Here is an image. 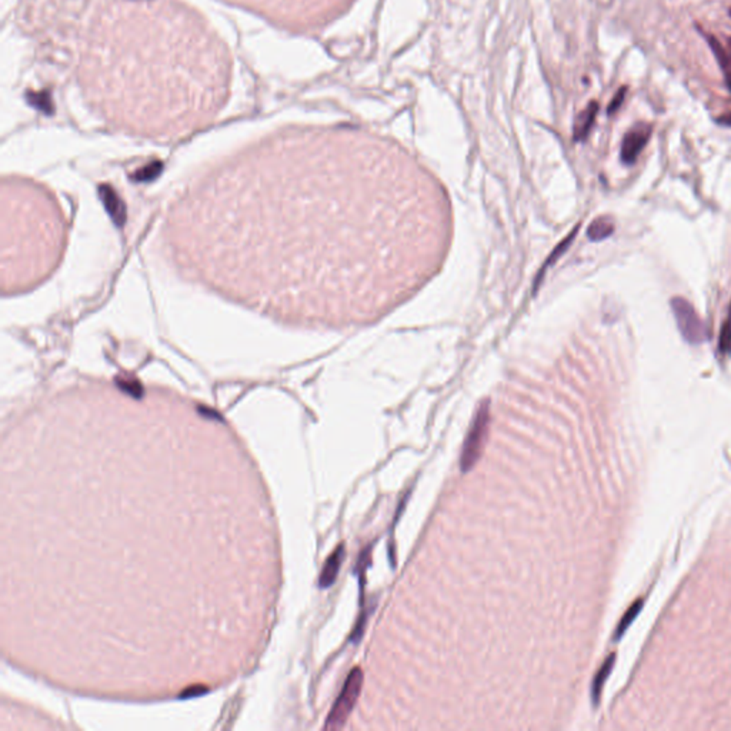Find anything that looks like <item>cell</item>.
<instances>
[{"instance_id":"12","label":"cell","mask_w":731,"mask_h":731,"mask_svg":"<svg viewBox=\"0 0 731 731\" xmlns=\"http://www.w3.org/2000/svg\"><path fill=\"white\" fill-rule=\"evenodd\" d=\"M719 350L723 354L731 353V307L728 313V319L724 322V326L720 333V340H719Z\"/></svg>"},{"instance_id":"4","label":"cell","mask_w":731,"mask_h":731,"mask_svg":"<svg viewBox=\"0 0 731 731\" xmlns=\"http://www.w3.org/2000/svg\"><path fill=\"white\" fill-rule=\"evenodd\" d=\"M652 133L653 128L647 123H637L633 129L625 133L620 150L621 162L625 164H633L647 143H649Z\"/></svg>"},{"instance_id":"2","label":"cell","mask_w":731,"mask_h":731,"mask_svg":"<svg viewBox=\"0 0 731 731\" xmlns=\"http://www.w3.org/2000/svg\"><path fill=\"white\" fill-rule=\"evenodd\" d=\"M363 680H364V674H363L362 668L354 667L350 672L349 677L346 679V683L342 688L340 696L338 697L336 703L333 704L330 710L326 724H324L326 730H339L346 724L350 713L353 712V708L354 705H356L359 696L362 693Z\"/></svg>"},{"instance_id":"3","label":"cell","mask_w":731,"mask_h":731,"mask_svg":"<svg viewBox=\"0 0 731 731\" xmlns=\"http://www.w3.org/2000/svg\"><path fill=\"white\" fill-rule=\"evenodd\" d=\"M670 306L679 331L687 343L696 346L704 343L708 339L707 326L690 302L684 298H673L670 300Z\"/></svg>"},{"instance_id":"8","label":"cell","mask_w":731,"mask_h":731,"mask_svg":"<svg viewBox=\"0 0 731 731\" xmlns=\"http://www.w3.org/2000/svg\"><path fill=\"white\" fill-rule=\"evenodd\" d=\"M614 220L609 216H600L592 222V224L587 228V236L593 242H601L607 239L614 232Z\"/></svg>"},{"instance_id":"16","label":"cell","mask_w":731,"mask_h":731,"mask_svg":"<svg viewBox=\"0 0 731 731\" xmlns=\"http://www.w3.org/2000/svg\"><path fill=\"white\" fill-rule=\"evenodd\" d=\"M728 45H730V50H727V52H728V55H730V59H731V39H728Z\"/></svg>"},{"instance_id":"17","label":"cell","mask_w":731,"mask_h":731,"mask_svg":"<svg viewBox=\"0 0 731 731\" xmlns=\"http://www.w3.org/2000/svg\"><path fill=\"white\" fill-rule=\"evenodd\" d=\"M730 16H731V9H730Z\"/></svg>"},{"instance_id":"7","label":"cell","mask_w":731,"mask_h":731,"mask_svg":"<svg viewBox=\"0 0 731 731\" xmlns=\"http://www.w3.org/2000/svg\"><path fill=\"white\" fill-rule=\"evenodd\" d=\"M614 663H616V654L612 653L607 659L604 660L603 665L600 667V670L597 672L594 680H593V684H592V700H593V704L597 705L598 701H600V696H601V692H603V687L605 684V681H607L613 667H614Z\"/></svg>"},{"instance_id":"10","label":"cell","mask_w":731,"mask_h":731,"mask_svg":"<svg viewBox=\"0 0 731 731\" xmlns=\"http://www.w3.org/2000/svg\"><path fill=\"white\" fill-rule=\"evenodd\" d=\"M707 40L710 46H712V50L714 52L719 64L724 72V76H725V80H727V85H728V89L731 90V59H730V55L728 52L723 48V45H720L717 39L713 37V36H707Z\"/></svg>"},{"instance_id":"1","label":"cell","mask_w":731,"mask_h":731,"mask_svg":"<svg viewBox=\"0 0 731 731\" xmlns=\"http://www.w3.org/2000/svg\"><path fill=\"white\" fill-rule=\"evenodd\" d=\"M489 429H490V403L489 400H486L482 403V406L478 407L474 419L471 422V426L469 429V433L466 436L462 458H460V469L463 473L470 471L477 465L480 457H482L487 436H489Z\"/></svg>"},{"instance_id":"6","label":"cell","mask_w":731,"mask_h":731,"mask_svg":"<svg viewBox=\"0 0 731 731\" xmlns=\"http://www.w3.org/2000/svg\"><path fill=\"white\" fill-rule=\"evenodd\" d=\"M598 113V103L590 101L589 106L584 109L576 119L574 123V139L576 140H584L590 133L596 116Z\"/></svg>"},{"instance_id":"5","label":"cell","mask_w":731,"mask_h":731,"mask_svg":"<svg viewBox=\"0 0 731 731\" xmlns=\"http://www.w3.org/2000/svg\"><path fill=\"white\" fill-rule=\"evenodd\" d=\"M346 557V549H344V545L342 543V545H339L336 547V550H334L329 558L326 560L324 566H323V570H322V574H320V578H319V586L322 589H327L330 587L331 584L336 581L338 578V574H339V570L343 565V560Z\"/></svg>"},{"instance_id":"14","label":"cell","mask_w":731,"mask_h":731,"mask_svg":"<svg viewBox=\"0 0 731 731\" xmlns=\"http://www.w3.org/2000/svg\"><path fill=\"white\" fill-rule=\"evenodd\" d=\"M33 104H36L37 108H41L43 110H46V108L49 106L50 100L48 99V95H33V99L30 100Z\"/></svg>"},{"instance_id":"11","label":"cell","mask_w":731,"mask_h":731,"mask_svg":"<svg viewBox=\"0 0 731 731\" xmlns=\"http://www.w3.org/2000/svg\"><path fill=\"white\" fill-rule=\"evenodd\" d=\"M577 232H578V226H576V227L573 228V232H570V233H569V236H567V237H566L565 240H563V242H561V243H560V244H558V246H557V247L554 248V252H553V253L550 255L549 260L546 262V264H545V266H543V267H541V270H540V273H538V275H537V277H536V287H534V290H537V286H538V284H540V282H541V276H545V273H546V270H547V267H549V266H552L553 263H556V262L558 260V257H560V256H561L563 253H565V252H566V250L569 248V246H570V244L573 243V240H574V237H576V233H577Z\"/></svg>"},{"instance_id":"9","label":"cell","mask_w":731,"mask_h":731,"mask_svg":"<svg viewBox=\"0 0 731 731\" xmlns=\"http://www.w3.org/2000/svg\"><path fill=\"white\" fill-rule=\"evenodd\" d=\"M643 605H644V598H639L637 601H634V603L630 605L629 610L624 613V616L621 617L620 623L617 624V627H616V632H614V636H613V640H614V641H618V640L624 636V633L629 630L630 625L634 623L636 617H637V616L640 614V612L643 610Z\"/></svg>"},{"instance_id":"13","label":"cell","mask_w":731,"mask_h":731,"mask_svg":"<svg viewBox=\"0 0 731 731\" xmlns=\"http://www.w3.org/2000/svg\"><path fill=\"white\" fill-rule=\"evenodd\" d=\"M625 90H627V89H625V88H621V89L616 93V96L613 97V100H612L610 104H609V109H607L609 115L614 113V112L621 106V103H623V100H624V97H625Z\"/></svg>"},{"instance_id":"15","label":"cell","mask_w":731,"mask_h":731,"mask_svg":"<svg viewBox=\"0 0 731 731\" xmlns=\"http://www.w3.org/2000/svg\"><path fill=\"white\" fill-rule=\"evenodd\" d=\"M717 121H719V123H721V124H724V126H728V128H731V113H728V115H725V116H721V117H719V119H717Z\"/></svg>"}]
</instances>
